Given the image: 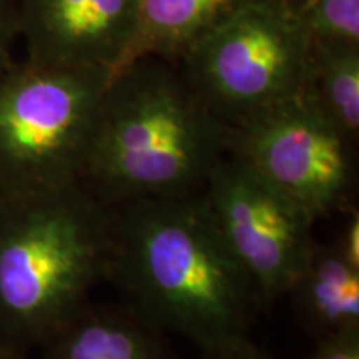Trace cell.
Returning <instances> with one entry per match:
<instances>
[{
    "mask_svg": "<svg viewBox=\"0 0 359 359\" xmlns=\"http://www.w3.org/2000/svg\"><path fill=\"white\" fill-rule=\"evenodd\" d=\"M111 74L25 58L0 75V195L83 183Z\"/></svg>",
    "mask_w": 359,
    "mask_h": 359,
    "instance_id": "obj_4",
    "label": "cell"
},
{
    "mask_svg": "<svg viewBox=\"0 0 359 359\" xmlns=\"http://www.w3.org/2000/svg\"><path fill=\"white\" fill-rule=\"evenodd\" d=\"M109 278L130 306L210 359L248 339L258 294L200 193L110 206Z\"/></svg>",
    "mask_w": 359,
    "mask_h": 359,
    "instance_id": "obj_1",
    "label": "cell"
},
{
    "mask_svg": "<svg viewBox=\"0 0 359 359\" xmlns=\"http://www.w3.org/2000/svg\"><path fill=\"white\" fill-rule=\"evenodd\" d=\"M304 92L349 142L359 137V45L313 43Z\"/></svg>",
    "mask_w": 359,
    "mask_h": 359,
    "instance_id": "obj_12",
    "label": "cell"
},
{
    "mask_svg": "<svg viewBox=\"0 0 359 359\" xmlns=\"http://www.w3.org/2000/svg\"><path fill=\"white\" fill-rule=\"evenodd\" d=\"M354 147L304 90L233 125L228 138V154L316 219L346 201Z\"/></svg>",
    "mask_w": 359,
    "mask_h": 359,
    "instance_id": "obj_6",
    "label": "cell"
},
{
    "mask_svg": "<svg viewBox=\"0 0 359 359\" xmlns=\"http://www.w3.org/2000/svg\"><path fill=\"white\" fill-rule=\"evenodd\" d=\"M228 138L178 64L133 58L103 93L83 185L107 206L200 193Z\"/></svg>",
    "mask_w": 359,
    "mask_h": 359,
    "instance_id": "obj_2",
    "label": "cell"
},
{
    "mask_svg": "<svg viewBox=\"0 0 359 359\" xmlns=\"http://www.w3.org/2000/svg\"><path fill=\"white\" fill-rule=\"evenodd\" d=\"M201 195L258 302L288 293L314 245L316 218L231 154L215 165Z\"/></svg>",
    "mask_w": 359,
    "mask_h": 359,
    "instance_id": "obj_7",
    "label": "cell"
},
{
    "mask_svg": "<svg viewBox=\"0 0 359 359\" xmlns=\"http://www.w3.org/2000/svg\"><path fill=\"white\" fill-rule=\"evenodd\" d=\"M110 259V206L83 183L0 195V346H42L87 306Z\"/></svg>",
    "mask_w": 359,
    "mask_h": 359,
    "instance_id": "obj_3",
    "label": "cell"
},
{
    "mask_svg": "<svg viewBox=\"0 0 359 359\" xmlns=\"http://www.w3.org/2000/svg\"><path fill=\"white\" fill-rule=\"evenodd\" d=\"M313 43L359 45V0H294Z\"/></svg>",
    "mask_w": 359,
    "mask_h": 359,
    "instance_id": "obj_13",
    "label": "cell"
},
{
    "mask_svg": "<svg viewBox=\"0 0 359 359\" xmlns=\"http://www.w3.org/2000/svg\"><path fill=\"white\" fill-rule=\"evenodd\" d=\"M218 359H271V358L259 351L258 348H255L250 341H246L245 344H241V346L235 349L233 353Z\"/></svg>",
    "mask_w": 359,
    "mask_h": 359,
    "instance_id": "obj_17",
    "label": "cell"
},
{
    "mask_svg": "<svg viewBox=\"0 0 359 359\" xmlns=\"http://www.w3.org/2000/svg\"><path fill=\"white\" fill-rule=\"evenodd\" d=\"M43 359H170L160 330L137 309L87 306L40 346Z\"/></svg>",
    "mask_w": 359,
    "mask_h": 359,
    "instance_id": "obj_9",
    "label": "cell"
},
{
    "mask_svg": "<svg viewBox=\"0 0 359 359\" xmlns=\"http://www.w3.org/2000/svg\"><path fill=\"white\" fill-rule=\"evenodd\" d=\"M288 293L318 339L359 330V268L343 257L336 241H314Z\"/></svg>",
    "mask_w": 359,
    "mask_h": 359,
    "instance_id": "obj_10",
    "label": "cell"
},
{
    "mask_svg": "<svg viewBox=\"0 0 359 359\" xmlns=\"http://www.w3.org/2000/svg\"><path fill=\"white\" fill-rule=\"evenodd\" d=\"M20 40L17 0H0V75L13 62V45Z\"/></svg>",
    "mask_w": 359,
    "mask_h": 359,
    "instance_id": "obj_14",
    "label": "cell"
},
{
    "mask_svg": "<svg viewBox=\"0 0 359 359\" xmlns=\"http://www.w3.org/2000/svg\"><path fill=\"white\" fill-rule=\"evenodd\" d=\"M138 0H17L25 58L115 72L127 64Z\"/></svg>",
    "mask_w": 359,
    "mask_h": 359,
    "instance_id": "obj_8",
    "label": "cell"
},
{
    "mask_svg": "<svg viewBox=\"0 0 359 359\" xmlns=\"http://www.w3.org/2000/svg\"><path fill=\"white\" fill-rule=\"evenodd\" d=\"M248 0H138L128 60L158 57L180 64L187 52Z\"/></svg>",
    "mask_w": 359,
    "mask_h": 359,
    "instance_id": "obj_11",
    "label": "cell"
},
{
    "mask_svg": "<svg viewBox=\"0 0 359 359\" xmlns=\"http://www.w3.org/2000/svg\"><path fill=\"white\" fill-rule=\"evenodd\" d=\"M311 39L294 0H248L180 62L188 82L228 127L303 92Z\"/></svg>",
    "mask_w": 359,
    "mask_h": 359,
    "instance_id": "obj_5",
    "label": "cell"
},
{
    "mask_svg": "<svg viewBox=\"0 0 359 359\" xmlns=\"http://www.w3.org/2000/svg\"><path fill=\"white\" fill-rule=\"evenodd\" d=\"M0 359H24V358H22L20 353L0 346Z\"/></svg>",
    "mask_w": 359,
    "mask_h": 359,
    "instance_id": "obj_18",
    "label": "cell"
},
{
    "mask_svg": "<svg viewBox=\"0 0 359 359\" xmlns=\"http://www.w3.org/2000/svg\"><path fill=\"white\" fill-rule=\"evenodd\" d=\"M308 359H359V330L318 339V346Z\"/></svg>",
    "mask_w": 359,
    "mask_h": 359,
    "instance_id": "obj_15",
    "label": "cell"
},
{
    "mask_svg": "<svg viewBox=\"0 0 359 359\" xmlns=\"http://www.w3.org/2000/svg\"><path fill=\"white\" fill-rule=\"evenodd\" d=\"M336 245L343 257L348 259L353 266L359 268V215L353 212L344 223L341 235L336 240Z\"/></svg>",
    "mask_w": 359,
    "mask_h": 359,
    "instance_id": "obj_16",
    "label": "cell"
}]
</instances>
